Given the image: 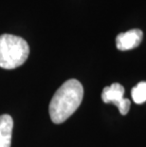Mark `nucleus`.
Listing matches in <instances>:
<instances>
[{
    "mask_svg": "<svg viewBox=\"0 0 146 147\" xmlns=\"http://www.w3.org/2000/svg\"><path fill=\"white\" fill-rule=\"evenodd\" d=\"M83 98V87L78 80L70 79L57 89L49 104V116L54 123L67 121L80 106Z\"/></svg>",
    "mask_w": 146,
    "mask_h": 147,
    "instance_id": "1",
    "label": "nucleus"
},
{
    "mask_svg": "<svg viewBox=\"0 0 146 147\" xmlns=\"http://www.w3.org/2000/svg\"><path fill=\"white\" fill-rule=\"evenodd\" d=\"M29 54L30 47L22 37L7 33L0 35V67L16 68L26 62Z\"/></svg>",
    "mask_w": 146,
    "mask_h": 147,
    "instance_id": "2",
    "label": "nucleus"
},
{
    "mask_svg": "<svg viewBox=\"0 0 146 147\" xmlns=\"http://www.w3.org/2000/svg\"><path fill=\"white\" fill-rule=\"evenodd\" d=\"M124 87L119 83H114L109 86H105L102 92V100L105 104H113L119 108L120 113L126 115L128 113L131 102L124 98Z\"/></svg>",
    "mask_w": 146,
    "mask_h": 147,
    "instance_id": "3",
    "label": "nucleus"
},
{
    "mask_svg": "<svg viewBox=\"0 0 146 147\" xmlns=\"http://www.w3.org/2000/svg\"><path fill=\"white\" fill-rule=\"evenodd\" d=\"M143 33L141 30L134 29L126 32H122L116 37V46L120 51H129L137 48L141 44Z\"/></svg>",
    "mask_w": 146,
    "mask_h": 147,
    "instance_id": "4",
    "label": "nucleus"
},
{
    "mask_svg": "<svg viewBox=\"0 0 146 147\" xmlns=\"http://www.w3.org/2000/svg\"><path fill=\"white\" fill-rule=\"evenodd\" d=\"M13 120L10 115L0 116V147H11Z\"/></svg>",
    "mask_w": 146,
    "mask_h": 147,
    "instance_id": "5",
    "label": "nucleus"
},
{
    "mask_svg": "<svg viewBox=\"0 0 146 147\" xmlns=\"http://www.w3.org/2000/svg\"><path fill=\"white\" fill-rule=\"evenodd\" d=\"M132 99L136 104L141 105L146 102V82H141L132 88Z\"/></svg>",
    "mask_w": 146,
    "mask_h": 147,
    "instance_id": "6",
    "label": "nucleus"
}]
</instances>
